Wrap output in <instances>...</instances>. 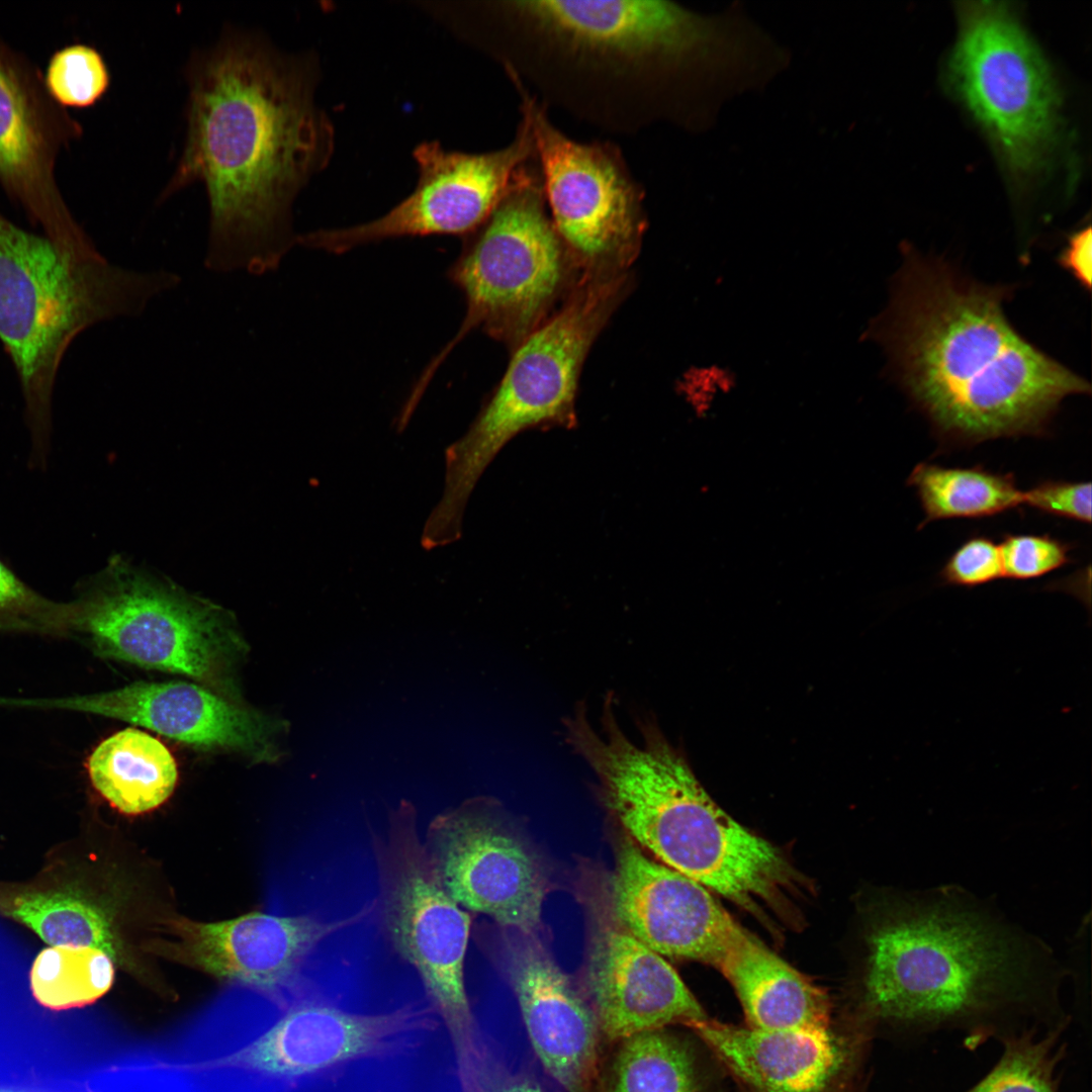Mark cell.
<instances>
[{"instance_id":"2","label":"cell","mask_w":1092,"mask_h":1092,"mask_svg":"<svg viewBox=\"0 0 1092 1092\" xmlns=\"http://www.w3.org/2000/svg\"><path fill=\"white\" fill-rule=\"evenodd\" d=\"M186 76L184 149L160 201L201 182L209 204L205 267L272 272L297 244L296 198L335 153L336 128L317 97L320 57L233 30L193 56Z\"/></svg>"},{"instance_id":"32","label":"cell","mask_w":1092,"mask_h":1092,"mask_svg":"<svg viewBox=\"0 0 1092 1092\" xmlns=\"http://www.w3.org/2000/svg\"><path fill=\"white\" fill-rule=\"evenodd\" d=\"M1004 577L1043 576L1070 561L1069 544L1050 535L1007 534L999 544Z\"/></svg>"},{"instance_id":"29","label":"cell","mask_w":1092,"mask_h":1092,"mask_svg":"<svg viewBox=\"0 0 1092 1092\" xmlns=\"http://www.w3.org/2000/svg\"><path fill=\"white\" fill-rule=\"evenodd\" d=\"M1067 1027H1026L1002 1035L998 1038L1002 1044L999 1060L964 1092H1059Z\"/></svg>"},{"instance_id":"22","label":"cell","mask_w":1092,"mask_h":1092,"mask_svg":"<svg viewBox=\"0 0 1092 1092\" xmlns=\"http://www.w3.org/2000/svg\"><path fill=\"white\" fill-rule=\"evenodd\" d=\"M588 989L599 1030L613 1041L708 1018L674 969L628 932L599 939Z\"/></svg>"},{"instance_id":"16","label":"cell","mask_w":1092,"mask_h":1092,"mask_svg":"<svg viewBox=\"0 0 1092 1092\" xmlns=\"http://www.w3.org/2000/svg\"><path fill=\"white\" fill-rule=\"evenodd\" d=\"M81 126L47 93L42 78L0 42V184L64 252L86 257L97 249L60 191V150Z\"/></svg>"},{"instance_id":"13","label":"cell","mask_w":1092,"mask_h":1092,"mask_svg":"<svg viewBox=\"0 0 1092 1092\" xmlns=\"http://www.w3.org/2000/svg\"><path fill=\"white\" fill-rule=\"evenodd\" d=\"M519 112L530 126L552 223L578 257L598 267L627 263L645 229L643 185L609 140L579 142L550 119L521 87Z\"/></svg>"},{"instance_id":"21","label":"cell","mask_w":1092,"mask_h":1092,"mask_svg":"<svg viewBox=\"0 0 1092 1092\" xmlns=\"http://www.w3.org/2000/svg\"><path fill=\"white\" fill-rule=\"evenodd\" d=\"M500 946L527 1041L536 1059L565 1092H592L599 1035L593 1009L532 938L518 942L504 937Z\"/></svg>"},{"instance_id":"7","label":"cell","mask_w":1092,"mask_h":1092,"mask_svg":"<svg viewBox=\"0 0 1092 1092\" xmlns=\"http://www.w3.org/2000/svg\"><path fill=\"white\" fill-rule=\"evenodd\" d=\"M272 1002L279 1014L268 1019L257 993L242 989L201 1016L192 1067L211 1092H276L349 1062L403 1052L436 1026L430 1005L355 1013L306 997L303 984Z\"/></svg>"},{"instance_id":"4","label":"cell","mask_w":1092,"mask_h":1092,"mask_svg":"<svg viewBox=\"0 0 1092 1092\" xmlns=\"http://www.w3.org/2000/svg\"><path fill=\"white\" fill-rule=\"evenodd\" d=\"M1006 289L905 252L879 333L900 382L944 441L1037 436L1061 402L1090 391L1008 321Z\"/></svg>"},{"instance_id":"11","label":"cell","mask_w":1092,"mask_h":1092,"mask_svg":"<svg viewBox=\"0 0 1092 1092\" xmlns=\"http://www.w3.org/2000/svg\"><path fill=\"white\" fill-rule=\"evenodd\" d=\"M621 286L614 276H597L520 342L502 381L467 432L446 448L445 481L452 489L471 492L518 433L544 425L573 426L582 362Z\"/></svg>"},{"instance_id":"35","label":"cell","mask_w":1092,"mask_h":1092,"mask_svg":"<svg viewBox=\"0 0 1092 1092\" xmlns=\"http://www.w3.org/2000/svg\"><path fill=\"white\" fill-rule=\"evenodd\" d=\"M54 609L29 588L0 559V615L13 613H33Z\"/></svg>"},{"instance_id":"20","label":"cell","mask_w":1092,"mask_h":1092,"mask_svg":"<svg viewBox=\"0 0 1092 1092\" xmlns=\"http://www.w3.org/2000/svg\"><path fill=\"white\" fill-rule=\"evenodd\" d=\"M691 1028L747 1092H834L859 1070L874 1032L760 1029L706 1018Z\"/></svg>"},{"instance_id":"17","label":"cell","mask_w":1092,"mask_h":1092,"mask_svg":"<svg viewBox=\"0 0 1092 1092\" xmlns=\"http://www.w3.org/2000/svg\"><path fill=\"white\" fill-rule=\"evenodd\" d=\"M374 910L373 900L355 914L332 921L261 912L210 923L176 918L167 922V936L151 947L236 987L282 1000L302 985V969L323 940Z\"/></svg>"},{"instance_id":"30","label":"cell","mask_w":1092,"mask_h":1092,"mask_svg":"<svg viewBox=\"0 0 1092 1092\" xmlns=\"http://www.w3.org/2000/svg\"><path fill=\"white\" fill-rule=\"evenodd\" d=\"M42 83L58 106L85 108L104 96L110 84V74L96 49L74 43L52 55Z\"/></svg>"},{"instance_id":"36","label":"cell","mask_w":1092,"mask_h":1092,"mask_svg":"<svg viewBox=\"0 0 1092 1092\" xmlns=\"http://www.w3.org/2000/svg\"><path fill=\"white\" fill-rule=\"evenodd\" d=\"M1091 226L1087 225L1072 234L1060 254V265L1065 268L1082 287L1091 288Z\"/></svg>"},{"instance_id":"3","label":"cell","mask_w":1092,"mask_h":1092,"mask_svg":"<svg viewBox=\"0 0 1092 1092\" xmlns=\"http://www.w3.org/2000/svg\"><path fill=\"white\" fill-rule=\"evenodd\" d=\"M872 927L853 1018L874 1032L970 1038L1069 1022L1048 947L956 887L895 897Z\"/></svg>"},{"instance_id":"27","label":"cell","mask_w":1092,"mask_h":1092,"mask_svg":"<svg viewBox=\"0 0 1092 1092\" xmlns=\"http://www.w3.org/2000/svg\"><path fill=\"white\" fill-rule=\"evenodd\" d=\"M0 912L52 946H93L114 961L122 958L119 939L104 913L82 899L60 893L0 895Z\"/></svg>"},{"instance_id":"12","label":"cell","mask_w":1092,"mask_h":1092,"mask_svg":"<svg viewBox=\"0 0 1092 1092\" xmlns=\"http://www.w3.org/2000/svg\"><path fill=\"white\" fill-rule=\"evenodd\" d=\"M950 60L954 86L1018 174L1039 169L1055 140L1059 95L1042 56L1003 3L963 2Z\"/></svg>"},{"instance_id":"23","label":"cell","mask_w":1092,"mask_h":1092,"mask_svg":"<svg viewBox=\"0 0 1092 1092\" xmlns=\"http://www.w3.org/2000/svg\"><path fill=\"white\" fill-rule=\"evenodd\" d=\"M716 967L733 986L747 1026L832 1027L831 1005L825 992L740 925Z\"/></svg>"},{"instance_id":"5","label":"cell","mask_w":1092,"mask_h":1092,"mask_svg":"<svg viewBox=\"0 0 1092 1092\" xmlns=\"http://www.w3.org/2000/svg\"><path fill=\"white\" fill-rule=\"evenodd\" d=\"M566 728L569 743L599 777L609 809L637 845L764 922L787 908L800 875L771 843L713 801L653 724L645 721L641 742H634L609 698L601 732L582 707Z\"/></svg>"},{"instance_id":"37","label":"cell","mask_w":1092,"mask_h":1092,"mask_svg":"<svg viewBox=\"0 0 1092 1092\" xmlns=\"http://www.w3.org/2000/svg\"><path fill=\"white\" fill-rule=\"evenodd\" d=\"M0 1092H107L104 1085L89 1079H31L23 1082L2 1083Z\"/></svg>"},{"instance_id":"28","label":"cell","mask_w":1092,"mask_h":1092,"mask_svg":"<svg viewBox=\"0 0 1092 1092\" xmlns=\"http://www.w3.org/2000/svg\"><path fill=\"white\" fill-rule=\"evenodd\" d=\"M114 962L107 952L93 946L44 948L31 967L32 996L53 1011L92 1004L112 986Z\"/></svg>"},{"instance_id":"14","label":"cell","mask_w":1092,"mask_h":1092,"mask_svg":"<svg viewBox=\"0 0 1092 1092\" xmlns=\"http://www.w3.org/2000/svg\"><path fill=\"white\" fill-rule=\"evenodd\" d=\"M527 119L520 115L514 139L482 153L446 149L439 141L415 147L418 180L414 190L381 216L356 225L298 235L306 248L342 254L384 240L425 236H466L480 225L533 159Z\"/></svg>"},{"instance_id":"26","label":"cell","mask_w":1092,"mask_h":1092,"mask_svg":"<svg viewBox=\"0 0 1092 1092\" xmlns=\"http://www.w3.org/2000/svg\"><path fill=\"white\" fill-rule=\"evenodd\" d=\"M690 1044L665 1028L620 1040L608 1074V1092H704Z\"/></svg>"},{"instance_id":"8","label":"cell","mask_w":1092,"mask_h":1092,"mask_svg":"<svg viewBox=\"0 0 1092 1092\" xmlns=\"http://www.w3.org/2000/svg\"><path fill=\"white\" fill-rule=\"evenodd\" d=\"M69 615L104 657L241 700L236 673L249 646L234 616L207 600L113 559Z\"/></svg>"},{"instance_id":"1","label":"cell","mask_w":1092,"mask_h":1092,"mask_svg":"<svg viewBox=\"0 0 1092 1092\" xmlns=\"http://www.w3.org/2000/svg\"><path fill=\"white\" fill-rule=\"evenodd\" d=\"M444 27L548 111L615 134L702 128L747 61L735 14L662 0L453 1Z\"/></svg>"},{"instance_id":"10","label":"cell","mask_w":1092,"mask_h":1092,"mask_svg":"<svg viewBox=\"0 0 1092 1092\" xmlns=\"http://www.w3.org/2000/svg\"><path fill=\"white\" fill-rule=\"evenodd\" d=\"M417 817L414 804L401 800L389 810L385 833L371 834L379 885L375 910L385 939L422 981L458 1062L481 1037L464 978L471 916L444 888Z\"/></svg>"},{"instance_id":"34","label":"cell","mask_w":1092,"mask_h":1092,"mask_svg":"<svg viewBox=\"0 0 1092 1092\" xmlns=\"http://www.w3.org/2000/svg\"><path fill=\"white\" fill-rule=\"evenodd\" d=\"M1023 505L1044 514L1090 524L1091 483L1044 480L1023 491Z\"/></svg>"},{"instance_id":"6","label":"cell","mask_w":1092,"mask_h":1092,"mask_svg":"<svg viewBox=\"0 0 1092 1092\" xmlns=\"http://www.w3.org/2000/svg\"><path fill=\"white\" fill-rule=\"evenodd\" d=\"M180 277L136 271L101 254L78 257L0 214V340L17 372L34 450L44 454L61 361L86 329L139 316Z\"/></svg>"},{"instance_id":"18","label":"cell","mask_w":1092,"mask_h":1092,"mask_svg":"<svg viewBox=\"0 0 1092 1092\" xmlns=\"http://www.w3.org/2000/svg\"><path fill=\"white\" fill-rule=\"evenodd\" d=\"M64 704L148 728L195 748L231 752L257 763H276L286 753V720L198 682L139 681L68 699Z\"/></svg>"},{"instance_id":"25","label":"cell","mask_w":1092,"mask_h":1092,"mask_svg":"<svg viewBox=\"0 0 1092 1092\" xmlns=\"http://www.w3.org/2000/svg\"><path fill=\"white\" fill-rule=\"evenodd\" d=\"M907 485L915 489L924 512L920 527L936 520L992 517L1023 505V490L1012 474L981 466L922 462L909 474Z\"/></svg>"},{"instance_id":"33","label":"cell","mask_w":1092,"mask_h":1092,"mask_svg":"<svg viewBox=\"0 0 1092 1092\" xmlns=\"http://www.w3.org/2000/svg\"><path fill=\"white\" fill-rule=\"evenodd\" d=\"M1004 577L999 544L976 535L964 541L940 570L946 584L975 587Z\"/></svg>"},{"instance_id":"9","label":"cell","mask_w":1092,"mask_h":1092,"mask_svg":"<svg viewBox=\"0 0 1092 1092\" xmlns=\"http://www.w3.org/2000/svg\"><path fill=\"white\" fill-rule=\"evenodd\" d=\"M464 238L448 276L465 297L466 313L456 336L418 382L421 389L474 328L520 343L538 327L561 288L564 244L547 211L535 156L485 220Z\"/></svg>"},{"instance_id":"15","label":"cell","mask_w":1092,"mask_h":1092,"mask_svg":"<svg viewBox=\"0 0 1092 1092\" xmlns=\"http://www.w3.org/2000/svg\"><path fill=\"white\" fill-rule=\"evenodd\" d=\"M423 841L444 888L462 908L527 935L539 926L542 867L492 802L476 798L444 810L428 824Z\"/></svg>"},{"instance_id":"19","label":"cell","mask_w":1092,"mask_h":1092,"mask_svg":"<svg viewBox=\"0 0 1092 1092\" xmlns=\"http://www.w3.org/2000/svg\"><path fill=\"white\" fill-rule=\"evenodd\" d=\"M612 900L629 934L674 959L717 966L739 925L705 886L649 858L628 838L618 852Z\"/></svg>"},{"instance_id":"31","label":"cell","mask_w":1092,"mask_h":1092,"mask_svg":"<svg viewBox=\"0 0 1092 1092\" xmlns=\"http://www.w3.org/2000/svg\"><path fill=\"white\" fill-rule=\"evenodd\" d=\"M457 1066L461 1092H551L527 1062L511 1060L483 1035Z\"/></svg>"},{"instance_id":"24","label":"cell","mask_w":1092,"mask_h":1092,"mask_svg":"<svg viewBox=\"0 0 1092 1092\" xmlns=\"http://www.w3.org/2000/svg\"><path fill=\"white\" fill-rule=\"evenodd\" d=\"M94 788L116 809L140 814L163 804L173 793L178 770L169 749L133 728L103 740L88 759Z\"/></svg>"}]
</instances>
